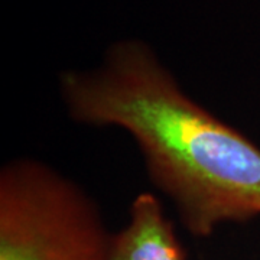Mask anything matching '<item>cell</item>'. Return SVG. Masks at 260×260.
<instances>
[{"label": "cell", "instance_id": "6da1fadb", "mask_svg": "<svg viewBox=\"0 0 260 260\" xmlns=\"http://www.w3.org/2000/svg\"><path fill=\"white\" fill-rule=\"evenodd\" d=\"M58 88L75 123L135 140L192 236L260 217V148L188 95L148 42H113L95 67L62 71Z\"/></svg>", "mask_w": 260, "mask_h": 260}, {"label": "cell", "instance_id": "3957f363", "mask_svg": "<svg viewBox=\"0 0 260 260\" xmlns=\"http://www.w3.org/2000/svg\"><path fill=\"white\" fill-rule=\"evenodd\" d=\"M110 260H185L158 195H136L130 204L129 221L113 234Z\"/></svg>", "mask_w": 260, "mask_h": 260}, {"label": "cell", "instance_id": "7a4b0ae2", "mask_svg": "<svg viewBox=\"0 0 260 260\" xmlns=\"http://www.w3.org/2000/svg\"><path fill=\"white\" fill-rule=\"evenodd\" d=\"M102 210L71 178L32 158L0 169V260H110Z\"/></svg>", "mask_w": 260, "mask_h": 260}]
</instances>
